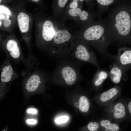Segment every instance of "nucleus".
I'll list each match as a JSON object with an SVG mask.
<instances>
[{"label": "nucleus", "instance_id": "obj_15", "mask_svg": "<svg viewBox=\"0 0 131 131\" xmlns=\"http://www.w3.org/2000/svg\"><path fill=\"white\" fill-rule=\"evenodd\" d=\"M17 21L19 29L22 33L27 32L29 29L30 19L26 13H20L17 16Z\"/></svg>", "mask_w": 131, "mask_h": 131}, {"label": "nucleus", "instance_id": "obj_28", "mask_svg": "<svg viewBox=\"0 0 131 131\" xmlns=\"http://www.w3.org/2000/svg\"><path fill=\"white\" fill-rule=\"evenodd\" d=\"M74 106L76 108H78L79 106L77 102H75L74 104Z\"/></svg>", "mask_w": 131, "mask_h": 131}, {"label": "nucleus", "instance_id": "obj_8", "mask_svg": "<svg viewBox=\"0 0 131 131\" xmlns=\"http://www.w3.org/2000/svg\"><path fill=\"white\" fill-rule=\"evenodd\" d=\"M105 32L104 28L100 25H95L87 28L84 31L83 37L84 41L88 44L91 45L93 41L99 40Z\"/></svg>", "mask_w": 131, "mask_h": 131}, {"label": "nucleus", "instance_id": "obj_24", "mask_svg": "<svg viewBox=\"0 0 131 131\" xmlns=\"http://www.w3.org/2000/svg\"><path fill=\"white\" fill-rule=\"evenodd\" d=\"M26 122L28 124L33 125L36 124L37 122L36 120L35 119H27Z\"/></svg>", "mask_w": 131, "mask_h": 131}, {"label": "nucleus", "instance_id": "obj_19", "mask_svg": "<svg viewBox=\"0 0 131 131\" xmlns=\"http://www.w3.org/2000/svg\"><path fill=\"white\" fill-rule=\"evenodd\" d=\"M79 0H70L67 4L65 9H74L80 8L79 7Z\"/></svg>", "mask_w": 131, "mask_h": 131}, {"label": "nucleus", "instance_id": "obj_14", "mask_svg": "<svg viewBox=\"0 0 131 131\" xmlns=\"http://www.w3.org/2000/svg\"><path fill=\"white\" fill-rule=\"evenodd\" d=\"M108 77V71L105 69H98L92 81L93 86L96 89H98L101 87Z\"/></svg>", "mask_w": 131, "mask_h": 131}, {"label": "nucleus", "instance_id": "obj_20", "mask_svg": "<svg viewBox=\"0 0 131 131\" xmlns=\"http://www.w3.org/2000/svg\"><path fill=\"white\" fill-rule=\"evenodd\" d=\"M0 14L5 16H11L12 13L10 10L7 7L3 5H0Z\"/></svg>", "mask_w": 131, "mask_h": 131}, {"label": "nucleus", "instance_id": "obj_1", "mask_svg": "<svg viewBox=\"0 0 131 131\" xmlns=\"http://www.w3.org/2000/svg\"><path fill=\"white\" fill-rule=\"evenodd\" d=\"M82 63L67 58L59 60L49 79L54 83L68 86L75 84L82 78L80 70Z\"/></svg>", "mask_w": 131, "mask_h": 131}, {"label": "nucleus", "instance_id": "obj_12", "mask_svg": "<svg viewBox=\"0 0 131 131\" xmlns=\"http://www.w3.org/2000/svg\"><path fill=\"white\" fill-rule=\"evenodd\" d=\"M89 14L80 8L74 9H65L62 18L65 20L70 19L75 20L78 18L80 20L85 21L88 18Z\"/></svg>", "mask_w": 131, "mask_h": 131}, {"label": "nucleus", "instance_id": "obj_29", "mask_svg": "<svg viewBox=\"0 0 131 131\" xmlns=\"http://www.w3.org/2000/svg\"><path fill=\"white\" fill-rule=\"evenodd\" d=\"M32 1L34 2H38L40 0H32Z\"/></svg>", "mask_w": 131, "mask_h": 131}, {"label": "nucleus", "instance_id": "obj_3", "mask_svg": "<svg viewBox=\"0 0 131 131\" xmlns=\"http://www.w3.org/2000/svg\"><path fill=\"white\" fill-rule=\"evenodd\" d=\"M69 56L81 62L90 63L98 69L100 68L96 57L90 50L88 45L83 41L74 40Z\"/></svg>", "mask_w": 131, "mask_h": 131}, {"label": "nucleus", "instance_id": "obj_26", "mask_svg": "<svg viewBox=\"0 0 131 131\" xmlns=\"http://www.w3.org/2000/svg\"><path fill=\"white\" fill-rule=\"evenodd\" d=\"M127 108L128 109V111L129 114L131 115V101H130L128 103Z\"/></svg>", "mask_w": 131, "mask_h": 131}, {"label": "nucleus", "instance_id": "obj_25", "mask_svg": "<svg viewBox=\"0 0 131 131\" xmlns=\"http://www.w3.org/2000/svg\"><path fill=\"white\" fill-rule=\"evenodd\" d=\"M27 112L29 114H36L37 113V110L33 108L28 109L27 110Z\"/></svg>", "mask_w": 131, "mask_h": 131}, {"label": "nucleus", "instance_id": "obj_17", "mask_svg": "<svg viewBox=\"0 0 131 131\" xmlns=\"http://www.w3.org/2000/svg\"><path fill=\"white\" fill-rule=\"evenodd\" d=\"M78 104L79 108L80 110L82 112L86 113L89 110L90 104L88 98L84 95H81L79 97Z\"/></svg>", "mask_w": 131, "mask_h": 131}, {"label": "nucleus", "instance_id": "obj_18", "mask_svg": "<svg viewBox=\"0 0 131 131\" xmlns=\"http://www.w3.org/2000/svg\"><path fill=\"white\" fill-rule=\"evenodd\" d=\"M87 127L89 130H98L100 128L99 123L95 121L90 122L88 124Z\"/></svg>", "mask_w": 131, "mask_h": 131}, {"label": "nucleus", "instance_id": "obj_21", "mask_svg": "<svg viewBox=\"0 0 131 131\" xmlns=\"http://www.w3.org/2000/svg\"><path fill=\"white\" fill-rule=\"evenodd\" d=\"M68 119L67 116H63L56 118L55 120L56 123L58 124L62 123L67 121Z\"/></svg>", "mask_w": 131, "mask_h": 131}, {"label": "nucleus", "instance_id": "obj_4", "mask_svg": "<svg viewBox=\"0 0 131 131\" xmlns=\"http://www.w3.org/2000/svg\"><path fill=\"white\" fill-rule=\"evenodd\" d=\"M1 74L0 80V97L3 95L11 83L18 77L19 74L14 70L8 57L0 67Z\"/></svg>", "mask_w": 131, "mask_h": 131}, {"label": "nucleus", "instance_id": "obj_31", "mask_svg": "<svg viewBox=\"0 0 131 131\" xmlns=\"http://www.w3.org/2000/svg\"><path fill=\"white\" fill-rule=\"evenodd\" d=\"M88 131H98V130H95V131L88 130Z\"/></svg>", "mask_w": 131, "mask_h": 131}, {"label": "nucleus", "instance_id": "obj_30", "mask_svg": "<svg viewBox=\"0 0 131 131\" xmlns=\"http://www.w3.org/2000/svg\"><path fill=\"white\" fill-rule=\"evenodd\" d=\"M2 25V22L0 20V26Z\"/></svg>", "mask_w": 131, "mask_h": 131}, {"label": "nucleus", "instance_id": "obj_13", "mask_svg": "<svg viewBox=\"0 0 131 131\" xmlns=\"http://www.w3.org/2000/svg\"><path fill=\"white\" fill-rule=\"evenodd\" d=\"M69 1L68 0H53L52 5L53 18L59 19L62 17Z\"/></svg>", "mask_w": 131, "mask_h": 131}, {"label": "nucleus", "instance_id": "obj_27", "mask_svg": "<svg viewBox=\"0 0 131 131\" xmlns=\"http://www.w3.org/2000/svg\"><path fill=\"white\" fill-rule=\"evenodd\" d=\"M5 16L2 14H0V20H4L5 18Z\"/></svg>", "mask_w": 131, "mask_h": 131}, {"label": "nucleus", "instance_id": "obj_11", "mask_svg": "<svg viewBox=\"0 0 131 131\" xmlns=\"http://www.w3.org/2000/svg\"><path fill=\"white\" fill-rule=\"evenodd\" d=\"M108 111L111 116L115 120H122L126 116V108L124 104L120 102L111 105Z\"/></svg>", "mask_w": 131, "mask_h": 131}, {"label": "nucleus", "instance_id": "obj_16", "mask_svg": "<svg viewBox=\"0 0 131 131\" xmlns=\"http://www.w3.org/2000/svg\"><path fill=\"white\" fill-rule=\"evenodd\" d=\"M99 124L100 127L104 131H118L120 129L118 124L112 123L108 119H103L100 121Z\"/></svg>", "mask_w": 131, "mask_h": 131}, {"label": "nucleus", "instance_id": "obj_23", "mask_svg": "<svg viewBox=\"0 0 131 131\" xmlns=\"http://www.w3.org/2000/svg\"><path fill=\"white\" fill-rule=\"evenodd\" d=\"M3 24L4 26L6 27L9 26L11 23V20L9 19H5L4 20Z\"/></svg>", "mask_w": 131, "mask_h": 131}, {"label": "nucleus", "instance_id": "obj_7", "mask_svg": "<svg viewBox=\"0 0 131 131\" xmlns=\"http://www.w3.org/2000/svg\"><path fill=\"white\" fill-rule=\"evenodd\" d=\"M127 73L131 68V50L130 49L123 48L119 50L115 62Z\"/></svg>", "mask_w": 131, "mask_h": 131}, {"label": "nucleus", "instance_id": "obj_6", "mask_svg": "<svg viewBox=\"0 0 131 131\" xmlns=\"http://www.w3.org/2000/svg\"><path fill=\"white\" fill-rule=\"evenodd\" d=\"M115 26L119 34L123 36L128 34L131 30V20L129 13L125 10L121 11L116 15Z\"/></svg>", "mask_w": 131, "mask_h": 131}, {"label": "nucleus", "instance_id": "obj_2", "mask_svg": "<svg viewBox=\"0 0 131 131\" xmlns=\"http://www.w3.org/2000/svg\"><path fill=\"white\" fill-rule=\"evenodd\" d=\"M66 20L63 18L55 19L52 16H49L42 24H39L41 37L39 46L47 50L61 29L66 24Z\"/></svg>", "mask_w": 131, "mask_h": 131}, {"label": "nucleus", "instance_id": "obj_9", "mask_svg": "<svg viewBox=\"0 0 131 131\" xmlns=\"http://www.w3.org/2000/svg\"><path fill=\"white\" fill-rule=\"evenodd\" d=\"M108 77L114 83L118 84L122 80L126 81L128 79L127 73L115 62H114L109 66Z\"/></svg>", "mask_w": 131, "mask_h": 131}, {"label": "nucleus", "instance_id": "obj_5", "mask_svg": "<svg viewBox=\"0 0 131 131\" xmlns=\"http://www.w3.org/2000/svg\"><path fill=\"white\" fill-rule=\"evenodd\" d=\"M27 76L24 79L25 87L26 90L30 93L36 91L50 78L47 73L37 69Z\"/></svg>", "mask_w": 131, "mask_h": 131}, {"label": "nucleus", "instance_id": "obj_32", "mask_svg": "<svg viewBox=\"0 0 131 131\" xmlns=\"http://www.w3.org/2000/svg\"><path fill=\"white\" fill-rule=\"evenodd\" d=\"M1 0H0V3L1 2Z\"/></svg>", "mask_w": 131, "mask_h": 131}, {"label": "nucleus", "instance_id": "obj_10", "mask_svg": "<svg viewBox=\"0 0 131 131\" xmlns=\"http://www.w3.org/2000/svg\"><path fill=\"white\" fill-rule=\"evenodd\" d=\"M121 93L120 87L115 86L100 93L98 96L97 98L101 103L107 104L118 97Z\"/></svg>", "mask_w": 131, "mask_h": 131}, {"label": "nucleus", "instance_id": "obj_33", "mask_svg": "<svg viewBox=\"0 0 131 131\" xmlns=\"http://www.w3.org/2000/svg\"><path fill=\"white\" fill-rule=\"evenodd\" d=\"M3 131H6L5 130H3Z\"/></svg>", "mask_w": 131, "mask_h": 131}, {"label": "nucleus", "instance_id": "obj_22", "mask_svg": "<svg viewBox=\"0 0 131 131\" xmlns=\"http://www.w3.org/2000/svg\"><path fill=\"white\" fill-rule=\"evenodd\" d=\"M114 0H97V2L101 5L104 6L112 4Z\"/></svg>", "mask_w": 131, "mask_h": 131}]
</instances>
